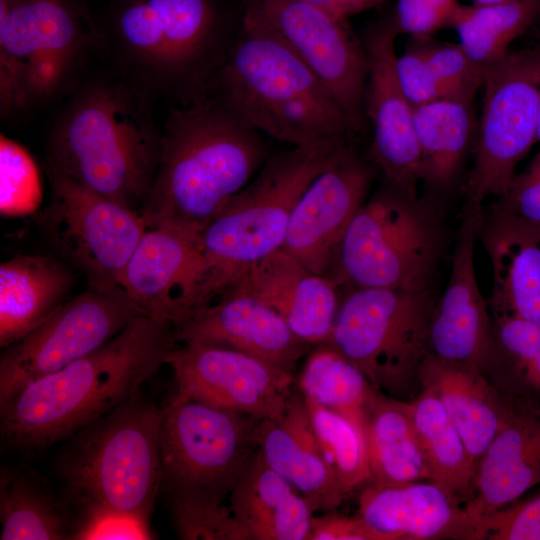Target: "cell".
<instances>
[{
	"label": "cell",
	"mask_w": 540,
	"mask_h": 540,
	"mask_svg": "<svg viewBox=\"0 0 540 540\" xmlns=\"http://www.w3.org/2000/svg\"><path fill=\"white\" fill-rule=\"evenodd\" d=\"M153 100L105 64L89 70L53 112L47 172L141 211L161 152Z\"/></svg>",
	"instance_id": "cell-1"
},
{
	"label": "cell",
	"mask_w": 540,
	"mask_h": 540,
	"mask_svg": "<svg viewBox=\"0 0 540 540\" xmlns=\"http://www.w3.org/2000/svg\"><path fill=\"white\" fill-rule=\"evenodd\" d=\"M176 345L172 324L136 317L99 349L0 404L2 443L28 451L71 438L138 394Z\"/></svg>",
	"instance_id": "cell-2"
},
{
	"label": "cell",
	"mask_w": 540,
	"mask_h": 540,
	"mask_svg": "<svg viewBox=\"0 0 540 540\" xmlns=\"http://www.w3.org/2000/svg\"><path fill=\"white\" fill-rule=\"evenodd\" d=\"M265 137L213 95L170 105L156 175L141 210L147 226L199 235L269 157Z\"/></svg>",
	"instance_id": "cell-3"
},
{
	"label": "cell",
	"mask_w": 540,
	"mask_h": 540,
	"mask_svg": "<svg viewBox=\"0 0 540 540\" xmlns=\"http://www.w3.org/2000/svg\"><path fill=\"white\" fill-rule=\"evenodd\" d=\"M96 20L104 64L176 106L209 96L234 40L215 0H112Z\"/></svg>",
	"instance_id": "cell-4"
},
{
	"label": "cell",
	"mask_w": 540,
	"mask_h": 540,
	"mask_svg": "<svg viewBox=\"0 0 540 540\" xmlns=\"http://www.w3.org/2000/svg\"><path fill=\"white\" fill-rule=\"evenodd\" d=\"M209 95L292 147L351 143L356 137L313 72L273 33L244 17Z\"/></svg>",
	"instance_id": "cell-5"
},
{
	"label": "cell",
	"mask_w": 540,
	"mask_h": 540,
	"mask_svg": "<svg viewBox=\"0 0 540 540\" xmlns=\"http://www.w3.org/2000/svg\"><path fill=\"white\" fill-rule=\"evenodd\" d=\"M348 145L292 147L266 159L198 235L200 267L192 309L226 293L248 266L281 248L299 198Z\"/></svg>",
	"instance_id": "cell-6"
},
{
	"label": "cell",
	"mask_w": 540,
	"mask_h": 540,
	"mask_svg": "<svg viewBox=\"0 0 540 540\" xmlns=\"http://www.w3.org/2000/svg\"><path fill=\"white\" fill-rule=\"evenodd\" d=\"M98 57L86 0H0V111L18 120L57 105Z\"/></svg>",
	"instance_id": "cell-7"
},
{
	"label": "cell",
	"mask_w": 540,
	"mask_h": 540,
	"mask_svg": "<svg viewBox=\"0 0 540 540\" xmlns=\"http://www.w3.org/2000/svg\"><path fill=\"white\" fill-rule=\"evenodd\" d=\"M445 246L437 206L384 183L352 219L329 278L348 290L434 289Z\"/></svg>",
	"instance_id": "cell-8"
},
{
	"label": "cell",
	"mask_w": 540,
	"mask_h": 540,
	"mask_svg": "<svg viewBox=\"0 0 540 540\" xmlns=\"http://www.w3.org/2000/svg\"><path fill=\"white\" fill-rule=\"evenodd\" d=\"M162 413L139 392L71 437L60 473L82 506L150 517L161 491Z\"/></svg>",
	"instance_id": "cell-9"
},
{
	"label": "cell",
	"mask_w": 540,
	"mask_h": 540,
	"mask_svg": "<svg viewBox=\"0 0 540 540\" xmlns=\"http://www.w3.org/2000/svg\"><path fill=\"white\" fill-rule=\"evenodd\" d=\"M436 300L434 289L348 290L322 344L354 364L375 389L411 401L421 391L419 370Z\"/></svg>",
	"instance_id": "cell-10"
},
{
	"label": "cell",
	"mask_w": 540,
	"mask_h": 540,
	"mask_svg": "<svg viewBox=\"0 0 540 540\" xmlns=\"http://www.w3.org/2000/svg\"><path fill=\"white\" fill-rule=\"evenodd\" d=\"M260 421L177 392L160 428L168 502L222 505L258 448Z\"/></svg>",
	"instance_id": "cell-11"
},
{
	"label": "cell",
	"mask_w": 540,
	"mask_h": 540,
	"mask_svg": "<svg viewBox=\"0 0 540 540\" xmlns=\"http://www.w3.org/2000/svg\"><path fill=\"white\" fill-rule=\"evenodd\" d=\"M475 160L465 200L483 205L502 198L517 164L537 141L540 47L508 52L486 67Z\"/></svg>",
	"instance_id": "cell-12"
},
{
	"label": "cell",
	"mask_w": 540,
	"mask_h": 540,
	"mask_svg": "<svg viewBox=\"0 0 540 540\" xmlns=\"http://www.w3.org/2000/svg\"><path fill=\"white\" fill-rule=\"evenodd\" d=\"M47 173L51 199L43 223L55 249L85 274L89 287L125 291L126 266L147 229L141 211Z\"/></svg>",
	"instance_id": "cell-13"
},
{
	"label": "cell",
	"mask_w": 540,
	"mask_h": 540,
	"mask_svg": "<svg viewBox=\"0 0 540 540\" xmlns=\"http://www.w3.org/2000/svg\"><path fill=\"white\" fill-rule=\"evenodd\" d=\"M243 17L273 33L313 72L356 136L366 131L368 59L347 20L304 0H245Z\"/></svg>",
	"instance_id": "cell-14"
},
{
	"label": "cell",
	"mask_w": 540,
	"mask_h": 540,
	"mask_svg": "<svg viewBox=\"0 0 540 540\" xmlns=\"http://www.w3.org/2000/svg\"><path fill=\"white\" fill-rule=\"evenodd\" d=\"M145 315L125 291L89 287L0 357V404L32 381L94 352ZM148 316V315H147Z\"/></svg>",
	"instance_id": "cell-15"
},
{
	"label": "cell",
	"mask_w": 540,
	"mask_h": 540,
	"mask_svg": "<svg viewBox=\"0 0 540 540\" xmlns=\"http://www.w3.org/2000/svg\"><path fill=\"white\" fill-rule=\"evenodd\" d=\"M177 392L260 420H280L296 378L253 355L209 344L176 345L167 359Z\"/></svg>",
	"instance_id": "cell-16"
},
{
	"label": "cell",
	"mask_w": 540,
	"mask_h": 540,
	"mask_svg": "<svg viewBox=\"0 0 540 540\" xmlns=\"http://www.w3.org/2000/svg\"><path fill=\"white\" fill-rule=\"evenodd\" d=\"M398 36L389 14L370 25L363 36L368 59L365 107L372 140L369 161L386 184L417 195L422 181L421 151L413 105L404 94L396 71Z\"/></svg>",
	"instance_id": "cell-17"
},
{
	"label": "cell",
	"mask_w": 540,
	"mask_h": 540,
	"mask_svg": "<svg viewBox=\"0 0 540 540\" xmlns=\"http://www.w3.org/2000/svg\"><path fill=\"white\" fill-rule=\"evenodd\" d=\"M373 178L372 163L359 156L352 144L343 148L299 198L280 249L309 271L329 278Z\"/></svg>",
	"instance_id": "cell-18"
},
{
	"label": "cell",
	"mask_w": 540,
	"mask_h": 540,
	"mask_svg": "<svg viewBox=\"0 0 540 540\" xmlns=\"http://www.w3.org/2000/svg\"><path fill=\"white\" fill-rule=\"evenodd\" d=\"M482 211L483 205L465 200L449 280L430 319L427 349L441 360L470 366L486 375L493 351V323L474 264Z\"/></svg>",
	"instance_id": "cell-19"
},
{
	"label": "cell",
	"mask_w": 540,
	"mask_h": 540,
	"mask_svg": "<svg viewBox=\"0 0 540 540\" xmlns=\"http://www.w3.org/2000/svg\"><path fill=\"white\" fill-rule=\"evenodd\" d=\"M176 343L238 350L293 372L311 345L297 337L272 309L256 299L225 293L173 325Z\"/></svg>",
	"instance_id": "cell-20"
},
{
	"label": "cell",
	"mask_w": 540,
	"mask_h": 540,
	"mask_svg": "<svg viewBox=\"0 0 540 540\" xmlns=\"http://www.w3.org/2000/svg\"><path fill=\"white\" fill-rule=\"evenodd\" d=\"M228 292L263 303L313 347L327 341L341 302L330 278L309 271L282 249L248 266Z\"/></svg>",
	"instance_id": "cell-21"
},
{
	"label": "cell",
	"mask_w": 540,
	"mask_h": 540,
	"mask_svg": "<svg viewBox=\"0 0 540 540\" xmlns=\"http://www.w3.org/2000/svg\"><path fill=\"white\" fill-rule=\"evenodd\" d=\"M358 505V515L384 540H484L465 506L432 481L369 482Z\"/></svg>",
	"instance_id": "cell-22"
},
{
	"label": "cell",
	"mask_w": 540,
	"mask_h": 540,
	"mask_svg": "<svg viewBox=\"0 0 540 540\" xmlns=\"http://www.w3.org/2000/svg\"><path fill=\"white\" fill-rule=\"evenodd\" d=\"M199 266L198 235L147 226L126 266L123 288L145 315L174 325L191 308Z\"/></svg>",
	"instance_id": "cell-23"
},
{
	"label": "cell",
	"mask_w": 540,
	"mask_h": 540,
	"mask_svg": "<svg viewBox=\"0 0 540 540\" xmlns=\"http://www.w3.org/2000/svg\"><path fill=\"white\" fill-rule=\"evenodd\" d=\"M478 239L492 265L487 301L492 317L519 318L540 327V226L523 221L496 202L483 207Z\"/></svg>",
	"instance_id": "cell-24"
},
{
	"label": "cell",
	"mask_w": 540,
	"mask_h": 540,
	"mask_svg": "<svg viewBox=\"0 0 540 540\" xmlns=\"http://www.w3.org/2000/svg\"><path fill=\"white\" fill-rule=\"evenodd\" d=\"M509 400L507 419L477 463L473 497L465 505L481 528L483 520L540 484V405Z\"/></svg>",
	"instance_id": "cell-25"
},
{
	"label": "cell",
	"mask_w": 540,
	"mask_h": 540,
	"mask_svg": "<svg viewBox=\"0 0 540 540\" xmlns=\"http://www.w3.org/2000/svg\"><path fill=\"white\" fill-rule=\"evenodd\" d=\"M258 450L315 513L336 510L348 498L323 455L300 391H293L280 420L260 421Z\"/></svg>",
	"instance_id": "cell-26"
},
{
	"label": "cell",
	"mask_w": 540,
	"mask_h": 540,
	"mask_svg": "<svg viewBox=\"0 0 540 540\" xmlns=\"http://www.w3.org/2000/svg\"><path fill=\"white\" fill-rule=\"evenodd\" d=\"M419 382L440 400L477 466L504 425L510 400L480 370L430 353L420 366Z\"/></svg>",
	"instance_id": "cell-27"
},
{
	"label": "cell",
	"mask_w": 540,
	"mask_h": 540,
	"mask_svg": "<svg viewBox=\"0 0 540 540\" xmlns=\"http://www.w3.org/2000/svg\"><path fill=\"white\" fill-rule=\"evenodd\" d=\"M230 509L252 540H309L315 511L258 448L230 494Z\"/></svg>",
	"instance_id": "cell-28"
},
{
	"label": "cell",
	"mask_w": 540,
	"mask_h": 540,
	"mask_svg": "<svg viewBox=\"0 0 540 540\" xmlns=\"http://www.w3.org/2000/svg\"><path fill=\"white\" fill-rule=\"evenodd\" d=\"M72 275L49 255H17L0 265V346L46 321L63 303Z\"/></svg>",
	"instance_id": "cell-29"
},
{
	"label": "cell",
	"mask_w": 540,
	"mask_h": 540,
	"mask_svg": "<svg viewBox=\"0 0 540 540\" xmlns=\"http://www.w3.org/2000/svg\"><path fill=\"white\" fill-rule=\"evenodd\" d=\"M372 481L404 484L431 481L409 401L376 391L362 419Z\"/></svg>",
	"instance_id": "cell-30"
},
{
	"label": "cell",
	"mask_w": 540,
	"mask_h": 540,
	"mask_svg": "<svg viewBox=\"0 0 540 540\" xmlns=\"http://www.w3.org/2000/svg\"><path fill=\"white\" fill-rule=\"evenodd\" d=\"M1 540L72 539L75 521L35 472L3 466L0 472Z\"/></svg>",
	"instance_id": "cell-31"
},
{
	"label": "cell",
	"mask_w": 540,
	"mask_h": 540,
	"mask_svg": "<svg viewBox=\"0 0 540 540\" xmlns=\"http://www.w3.org/2000/svg\"><path fill=\"white\" fill-rule=\"evenodd\" d=\"M409 405L431 481L465 506L473 497L476 466L459 431L430 390L421 388Z\"/></svg>",
	"instance_id": "cell-32"
},
{
	"label": "cell",
	"mask_w": 540,
	"mask_h": 540,
	"mask_svg": "<svg viewBox=\"0 0 540 540\" xmlns=\"http://www.w3.org/2000/svg\"><path fill=\"white\" fill-rule=\"evenodd\" d=\"M414 129L421 151L422 182L435 189L457 175L476 126L472 102L442 99L414 106Z\"/></svg>",
	"instance_id": "cell-33"
},
{
	"label": "cell",
	"mask_w": 540,
	"mask_h": 540,
	"mask_svg": "<svg viewBox=\"0 0 540 540\" xmlns=\"http://www.w3.org/2000/svg\"><path fill=\"white\" fill-rule=\"evenodd\" d=\"M493 351L486 376L506 397L540 405V327L492 317Z\"/></svg>",
	"instance_id": "cell-34"
},
{
	"label": "cell",
	"mask_w": 540,
	"mask_h": 540,
	"mask_svg": "<svg viewBox=\"0 0 540 540\" xmlns=\"http://www.w3.org/2000/svg\"><path fill=\"white\" fill-rule=\"evenodd\" d=\"M540 14V5L523 0L491 4L462 5L451 27L460 45L475 63L486 68L503 59L510 43L519 37Z\"/></svg>",
	"instance_id": "cell-35"
},
{
	"label": "cell",
	"mask_w": 540,
	"mask_h": 540,
	"mask_svg": "<svg viewBox=\"0 0 540 540\" xmlns=\"http://www.w3.org/2000/svg\"><path fill=\"white\" fill-rule=\"evenodd\" d=\"M296 385L304 397L360 426L377 391L354 364L326 344L310 351Z\"/></svg>",
	"instance_id": "cell-36"
},
{
	"label": "cell",
	"mask_w": 540,
	"mask_h": 540,
	"mask_svg": "<svg viewBox=\"0 0 540 540\" xmlns=\"http://www.w3.org/2000/svg\"><path fill=\"white\" fill-rule=\"evenodd\" d=\"M323 455L349 497L372 481L362 426L304 397Z\"/></svg>",
	"instance_id": "cell-37"
},
{
	"label": "cell",
	"mask_w": 540,
	"mask_h": 540,
	"mask_svg": "<svg viewBox=\"0 0 540 540\" xmlns=\"http://www.w3.org/2000/svg\"><path fill=\"white\" fill-rule=\"evenodd\" d=\"M1 199L3 216H23L40 205L42 194L37 167L28 152L1 135Z\"/></svg>",
	"instance_id": "cell-38"
},
{
	"label": "cell",
	"mask_w": 540,
	"mask_h": 540,
	"mask_svg": "<svg viewBox=\"0 0 540 540\" xmlns=\"http://www.w3.org/2000/svg\"><path fill=\"white\" fill-rule=\"evenodd\" d=\"M426 62L446 85L454 99L472 102L482 87L486 68L475 63L460 44L413 37Z\"/></svg>",
	"instance_id": "cell-39"
},
{
	"label": "cell",
	"mask_w": 540,
	"mask_h": 540,
	"mask_svg": "<svg viewBox=\"0 0 540 540\" xmlns=\"http://www.w3.org/2000/svg\"><path fill=\"white\" fill-rule=\"evenodd\" d=\"M172 522L184 540H252L230 507L194 502L169 503Z\"/></svg>",
	"instance_id": "cell-40"
},
{
	"label": "cell",
	"mask_w": 540,
	"mask_h": 540,
	"mask_svg": "<svg viewBox=\"0 0 540 540\" xmlns=\"http://www.w3.org/2000/svg\"><path fill=\"white\" fill-rule=\"evenodd\" d=\"M149 517L102 505L83 506L75 521L73 540L153 539Z\"/></svg>",
	"instance_id": "cell-41"
},
{
	"label": "cell",
	"mask_w": 540,
	"mask_h": 540,
	"mask_svg": "<svg viewBox=\"0 0 540 540\" xmlns=\"http://www.w3.org/2000/svg\"><path fill=\"white\" fill-rule=\"evenodd\" d=\"M396 71L401 88L413 107L442 99H454L450 90L426 62L414 38L405 51L397 56Z\"/></svg>",
	"instance_id": "cell-42"
},
{
	"label": "cell",
	"mask_w": 540,
	"mask_h": 540,
	"mask_svg": "<svg viewBox=\"0 0 540 540\" xmlns=\"http://www.w3.org/2000/svg\"><path fill=\"white\" fill-rule=\"evenodd\" d=\"M460 6L457 0H397L389 16L398 35L424 37L451 27Z\"/></svg>",
	"instance_id": "cell-43"
},
{
	"label": "cell",
	"mask_w": 540,
	"mask_h": 540,
	"mask_svg": "<svg viewBox=\"0 0 540 540\" xmlns=\"http://www.w3.org/2000/svg\"><path fill=\"white\" fill-rule=\"evenodd\" d=\"M482 529L487 540H540V494L498 510Z\"/></svg>",
	"instance_id": "cell-44"
},
{
	"label": "cell",
	"mask_w": 540,
	"mask_h": 540,
	"mask_svg": "<svg viewBox=\"0 0 540 540\" xmlns=\"http://www.w3.org/2000/svg\"><path fill=\"white\" fill-rule=\"evenodd\" d=\"M496 204L507 213L540 226V151L521 174H515Z\"/></svg>",
	"instance_id": "cell-45"
},
{
	"label": "cell",
	"mask_w": 540,
	"mask_h": 540,
	"mask_svg": "<svg viewBox=\"0 0 540 540\" xmlns=\"http://www.w3.org/2000/svg\"><path fill=\"white\" fill-rule=\"evenodd\" d=\"M309 540H384L359 515L349 517L335 510L314 516Z\"/></svg>",
	"instance_id": "cell-46"
},
{
	"label": "cell",
	"mask_w": 540,
	"mask_h": 540,
	"mask_svg": "<svg viewBox=\"0 0 540 540\" xmlns=\"http://www.w3.org/2000/svg\"><path fill=\"white\" fill-rule=\"evenodd\" d=\"M317 6L331 15L347 20L361 12L377 8L387 0H304Z\"/></svg>",
	"instance_id": "cell-47"
},
{
	"label": "cell",
	"mask_w": 540,
	"mask_h": 540,
	"mask_svg": "<svg viewBox=\"0 0 540 540\" xmlns=\"http://www.w3.org/2000/svg\"><path fill=\"white\" fill-rule=\"evenodd\" d=\"M506 0H473L474 4L481 5V4H491V3H497L502 2Z\"/></svg>",
	"instance_id": "cell-48"
},
{
	"label": "cell",
	"mask_w": 540,
	"mask_h": 540,
	"mask_svg": "<svg viewBox=\"0 0 540 540\" xmlns=\"http://www.w3.org/2000/svg\"><path fill=\"white\" fill-rule=\"evenodd\" d=\"M537 141H540V97H539L538 120H537Z\"/></svg>",
	"instance_id": "cell-49"
},
{
	"label": "cell",
	"mask_w": 540,
	"mask_h": 540,
	"mask_svg": "<svg viewBox=\"0 0 540 540\" xmlns=\"http://www.w3.org/2000/svg\"><path fill=\"white\" fill-rule=\"evenodd\" d=\"M523 1L530 2V3H534V4H537V5H540V0H523Z\"/></svg>",
	"instance_id": "cell-50"
},
{
	"label": "cell",
	"mask_w": 540,
	"mask_h": 540,
	"mask_svg": "<svg viewBox=\"0 0 540 540\" xmlns=\"http://www.w3.org/2000/svg\"><path fill=\"white\" fill-rule=\"evenodd\" d=\"M536 20H538V22H539V28H540V14L538 15V17H537Z\"/></svg>",
	"instance_id": "cell-51"
}]
</instances>
